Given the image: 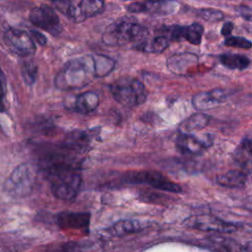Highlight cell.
I'll return each instance as SVG.
<instances>
[{"label": "cell", "mask_w": 252, "mask_h": 252, "mask_svg": "<svg viewBox=\"0 0 252 252\" xmlns=\"http://www.w3.org/2000/svg\"><path fill=\"white\" fill-rule=\"evenodd\" d=\"M166 32L165 35L169 41L186 40L193 45H199L202 41L204 27L199 23H192L187 26H171L163 29Z\"/></svg>", "instance_id": "cell-11"}, {"label": "cell", "mask_w": 252, "mask_h": 252, "mask_svg": "<svg viewBox=\"0 0 252 252\" xmlns=\"http://www.w3.org/2000/svg\"><path fill=\"white\" fill-rule=\"evenodd\" d=\"M148 31L141 25L130 21H119L109 26L102 35V41L107 45H123L130 42H141L147 36Z\"/></svg>", "instance_id": "cell-4"}, {"label": "cell", "mask_w": 252, "mask_h": 252, "mask_svg": "<svg viewBox=\"0 0 252 252\" xmlns=\"http://www.w3.org/2000/svg\"><path fill=\"white\" fill-rule=\"evenodd\" d=\"M145 227V224L137 220H123L110 227V232L115 236H123L137 232Z\"/></svg>", "instance_id": "cell-21"}, {"label": "cell", "mask_w": 252, "mask_h": 252, "mask_svg": "<svg viewBox=\"0 0 252 252\" xmlns=\"http://www.w3.org/2000/svg\"><path fill=\"white\" fill-rule=\"evenodd\" d=\"M91 216L82 212H62L57 215L56 222L61 228L84 229L90 224Z\"/></svg>", "instance_id": "cell-15"}, {"label": "cell", "mask_w": 252, "mask_h": 252, "mask_svg": "<svg viewBox=\"0 0 252 252\" xmlns=\"http://www.w3.org/2000/svg\"><path fill=\"white\" fill-rule=\"evenodd\" d=\"M5 98H6V78L0 68V112H4L6 109Z\"/></svg>", "instance_id": "cell-29"}, {"label": "cell", "mask_w": 252, "mask_h": 252, "mask_svg": "<svg viewBox=\"0 0 252 252\" xmlns=\"http://www.w3.org/2000/svg\"><path fill=\"white\" fill-rule=\"evenodd\" d=\"M223 44L228 47L240 48V49H249L252 47V42L244 36L230 35L226 37L223 41Z\"/></svg>", "instance_id": "cell-26"}, {"label": "cell", "mask_w": 252, "mask_h": 252, "mask_svg": "<svg viewBox=\"0 0 252 252\" xmlns=\"http://www.w3.org/2000/svg\"><path fill=\"white\" fill-rule=\"evenodd\" d=\"M113 98L127 107H135L147 100V91L144 84L131 77H122L109 86Z\"/></svg>", "instance_id": "cell-3"}, {"label": "cell", "mask_w": 252, "mask_h": 252, "mask_svg": "<svg viewBox=\"0 0 252 252\" xmlns=\"http://www.w3.org/2000/svg\"><path fill=\"white\" fill-rule=\"evenodd\" d=\"M213 145L211 134H187L180 133L176 139V148L185 155H198Z\"/></svg>", "instance_id": "cell-10"}, {"label": "cell", "mask_w": 252, "mask_h": 252, "mask_svg": "<svg viewBox=\"0 0 252 252\" xmlns=\"http://www.w3.org/2000/svg\"><path fill=\"white\" fill-rule=\"evenodd\" d=\"M247 176L244 172L239 170H229L223 174L218 175L217 183L229 188H240L246 183Z\"/></svg>", "instance_id": "cell-19"}, {"label": "cell", "mask_w": 252, "mask_h": 252, "mask_svg": "<svg viewBox=\"0 0 252 252\" xmlns=\"http://www.w3.org/2000/svg\"><path fill=\"white\" fill-rule=\"evenodd\" d=\"M211 117L205 113H195L185 119L180 125L181 133L192 134V132L199 131L208 126Z\"/></svg>", "instance_id": "cell-18"}, {"label": "cell", "mask_w": 252, "mask_h": 252, "mask_svg": "<svg viewBox=\"0 0 252 252\" xmlns=\"http://www.w3.org/2000/svg\"><path fill=\"white\" fill-rule=\"evenodd\" d=\"M99 104V97L94 92H85L76 95L73 108L76 112L80 114H88L94 109Z\"/></svg>", "instance_id": "cell-16"}, {"label": "cell", "mask_w": 252, "mask_h": 252, "mask_svg": "<svg viewBox=\"0 0 252 252\" xmlns=\"http://www.w3.org/2000/svg\"><path fill=\"white\" fill-rule=\"evenodd\" d=\"M185 225L203 231H214L220 233H229L236 230V225L226 222L214 216L198 215L186 219Z\"/></svg>", "instance_id": "cell-9"}, {"label": "cell", "mask_w": 252, "mask_h": 252, "mask_svg": "<svg viewBox=\"0 0 252 252\" xmlns=\"http://www.w3.org/2000/svg\"><path fill=\"white\" fill-rule=\"evenodd\" d=\"M233 93L234 90L222 88L200 92L193 95L192 105L200 111L210 110L226 101Z\"/></svg>", "instance_id": "cell-8"}, {"label": "cell", "mask_w": 252, "mask_h": 252, "mask_svg": "<svg viewBox=\"0 0 252 252\" xmlns=\"http://www.w3.org/2000/svg\"><path fill=\"white\" fill-rule=\"evenodd\" d=\"M178 3L174 0H146L134 2L127 7L131 13H151L155 15H169L175 13Z\"/></svg>", "instance_id": "cell-12"}, {"label": "cell", "mask_w": 252, "mask_h": 252, "mask_svg": "<svg viewBox=\"0 0 252 252\" xmlns=\"http://www.w3.org/2000/svg\"><path fill=\"white\" fill-rule=\"evenodd\" d=\"M21 73L25 83L29 86H32L36 78L37 67L32 61H26L22 64Z\"/></svg>", "instance_id": "cell-25"}, {"label": "cell", "mask_w": 252, "mask_h": 252, "mask_svg": "<svg viewBox=\"0 0 252 252\" xmlns=\"http://www.w3.org/2000/svg\"><path fill=\"white\" fill-rule=\"evenodd\" d=\"M46 177L52 193L59 199L73 200L80 191L82 175L68 160L51 158L46 166Z\"/></svg>", "instance_id": "cell-1"}, {"label": "cell", "mask_w": 252, "mask_h": 252, "mask_svg": "<svg viewBox=\"0 0 252 252\" xmlns=\"http://www.w3.org/2000/svg\"><path fill=\"white\" fill-rule=\"evenodd\" d=\"M6 46L15 54L27 57L34 54L35 44L31 34L23 30L10 28L5 31L3 35Z\"/></svg>", "instance_id": "cell-6"}, {"label": "cell", "mask_w": 252, "mask_h": 252, "mask_svg": "<svg viewBox=\"0 0 252 252\" xmlns=\"http://www.w3.org/2000/svg\"><path fill=\"white\" fill-rule=\"evenodd\" d=\"M244 156L252 157V139L244 138L237 149V158H242Z\"/></svg>", "instance_id": "cell-28"}, {"label": "cell", "mask_w": 252, "mask_h": 252, "mask_svg": "<svg viewBox=\"0 0 252 252\" xmlns=\"http://www.w3.org/2000/svg\"><path fill=\"white\" fill-rule=\"evenodd\" d=\"M220 62L222 66L230 70H244L249 67L250 60L242 54L224 53L220 56Z\"/></svg>", "instance_id": "cell-22"}, {"label": "cell", "mask_w": 252, "mask_h": 252, "mask_svg": "<svg viewBox=\"0 0 252 252\" xmlns=\"http://www.w3.org/2000/svg\"><path fill=\"white\" fill-rule=\"evenodd\" d=\"M197 14L202 19L209 22H219L223 19L224 14L222 11L213 8H202L197 11Z\"/></svg>", "instance_id": "cell-27"}, {"label": "cell", "mask_w": 252, "mask_h": 252, "mask_svg": "<svg viewBox=\"0 0 252 252\" xmlns=\"http://www.w3.org/2000/svg\"><path fill=\"white\" fill-rule=\"evenodd\" d=\"M233 28H234V24L232 22H225L222 25V28L220 30V33L226 38V37L232 35Z\"/></svg>", "instance_id": "cell-32"}, {"label": "cell", "mask_w": 252, "mask_h": 252, "mask_svg": "<svg viewBox=\"0 0 252 252\" xmlns=\"http://www.w3.org/2000/svg\"><path fill=\"white\" fill-rule=\"evenodd\" d=\"M169 45V39L163 35H157L149 39H144L139 42L136 49L148 53H160L165 50Z\"/></svg>", "instance_id": "cell-17"}, {"label": "cell", "mask_w": 252, "mask_h": 252, "mask_svg": "<svg viewBox=\"0 0 252 252\" xmlns=\"http://www.w3.org/2000/svg\"><path fill=\"white\" fill-rule=\"evenodd\" d=\"M94 77L93 55H86L68 61L57 74L55 86L60 90L80 89L88 85Z\"/></svg>", "instance_id": "cell-2"}, {"label": "cell", "mask_w": 252, "mask_h": 252, "mask_svg": "<svg viewBox=\"0 0 252 252\" xmlns=\"http://www.w3.org/2000/svg\"><path fill=\"white\" fill-rule=\"evenodd\" d=\"M133 181L138 183H146L156 189L179 193L181 187L166 178L164 175L158 171H140L133 175Z\"/></svg>", "instance_id": "cell-13"}, {"label": "cell", "mask_w": 252, "mask_h": 252, "mask_svg": "<svg viewBox=\"0 0 252 252\" xmlns=\"http://www.w3.org/2000/svg\"><path fill=\"white\" fill-rule=\"evenodd\" d=\"M79 11L84 20L94 17L104 10V0H81L78 4Z\"/></svg>", "instance_id": "cell-23"}, {"label": "cell", "mask_w": 252, "mask_h": 252, "mask_svg": "<svg viewBox=\"0 0 252 252\" xmlns=\"http://www.w3.org/2000/svg\"><path fill=\"white\" fill-rule=\"evenodd\" d=\"M32 38L33 39L34 42L38 43L39 45H45L47 42V38L45 35H43L41 32H39L38 31L35 30H32L30 32Z\"/></svg>", "instance_id": "cell-31"}, {"label": "cell", "mask_w": 252, "mask_h": 252, "mask_svg": "<svg viewBox=\"0 0 252 252\" xmlns=\"http://www.w3.org/2000/svg\"><path fill=\"white\" fill-rule=\"evenodd\" d=\"M90 142L89 135L81 130H74L70 132L65 140L64 146L71 151H84Z\"/></svg>", "instance_id": "cell-20"}, {"label": "cell", "mask_w": 252, "mask_h": 252, "mask_svg": "<svg viewBox=\"0 0 252 252\" xmlns=\"http://www.w3.org/2000/svg\"><path fill=\"white\" fill-rule=\"evenodd\" d=\"M35 170L29 163L18 165L4 182V190L12 197L28 196L35 182Z\"/></svg>", "instance_id": "cell-5"}, {"label": "cell", "mask_w": 252, "mask_h": 252, "mask_svg": "<svg viewBox=\"0 0 252 252\" xmlns=\"http://www.w3.org/2000/svg\"><path fill=\"white\" fill-rule=\"evenodd\" d=\"M237 13L240 17H242L244 20L252 22V8L244 5H240L236 8Z\"/></svg>", "instance_id": "cell-30"}, {"label": "cell", "mask_w": 252, "mask_h": 252, "mask_svg": "<svg viewBox=\"0 0 252 252\" xmlns=\"http://www.w3.org/2000/svg\"><path fill=\"white\" fill-rule=\"evenodd\" d=\"M94 63V74L95 77L101 78L107 76L115 68V61L105 55L97 54L93 55Z\"/></svg>", "instance_id": "cell-24"}, {"label": "cell", "mask_w": 252, "mask_h": 252, "mask_svg": "<svg viewBox=\"0 0 252 252\" xmlns=\"http://www.w3.org/2000/svg\"><path fill=\"white\" fill-rule=\"evenodd\" d=\"M30 20L35 27L57 35L62 31V26L56 12L49 6L40 5L30 12Z\"/></svg>", "instance_id": "cell-7"}, {"label": "cell", "mask_w": 252, "mask_h": 252, "mask_svg": "<svg viewBox=\"0 0 252 252\" xmlns=\"http://www.w3.org/2000/svg\"><path fill=\"white\" fill-rule=\"evenodd\" d=\"M199 57L191 52H179L168 57L167 69L178 76L186 75L198 66Z\"/></svg>", "instance_id": "cell-14"}]
</instances>
